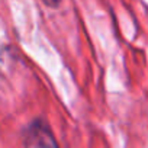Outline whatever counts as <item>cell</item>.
I'll list each match as a JSON object with an SVG mask.
<instances>
[{"mask_svg": "<svg viewBox=\"0 0 148 148\" xmlns=\"http://www.w3.org/2000/svg\"><path fill=\"white\" fill-rule=\"evenodd\" d=\"M28 142L32 148H60L47 122L38 119L28 131Z\"/></svg>", "mask_w": 148, "mask_h": 148, "instance_id": "cell-1", "label": "cell"}, {"mask_svg": "<svg viewBox=\"0 0 148 148\" xmlns=\"http://www.w3.org/2000/svg\"><path fill=\"white\" fill-rule=\"evenodd\" d=\"M42 2H44L47 6H49V8H57V6L60 5V0H42Z\"/></svg>", "mask_w": 148, "mask_h": 148, "instance_id": "cell-2", "label": "cell"}]
</instances>
